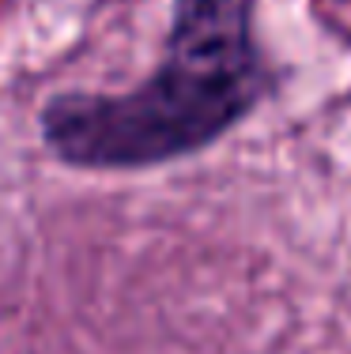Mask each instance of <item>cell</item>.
Segmentation results:
<instances>
[{"instance_id": "obj_1", "label": "cell", "mask_w": 351, "mask_h": 354, "mask_svg": "<svg viewBox=\"0 0 351 354\" xmlns=\"http://www.w3.org/2000/svg\"><path fill=\"white\" fill-rule=\"evenodd\" d=\"M261 0H170L163 57L132 91H57L38 136L80 174H144L200 155L261 109L276 68L257 30Z\"/></svg>"}]
</instances>
